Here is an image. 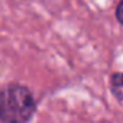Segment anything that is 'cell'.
<instances>
[{
    "label": "cell",
    "mask_w": 123,
    "mask_h": 123,
    "mask_svg": "<svg viewBox=\"0 0 123 123\" xmlns=\"http://www.w3.org/2000/svg\"><path fill=\"white\" fill-rule=\"evenodd\" d=\"M35 111L31 91L22 86H9L2 94V117L6 123H25Z\"/></svg>",
    "instance_id": "1"
},
{
    "label": "cell",
    "mask_w": 123,
    "mask_h": 123,
    "mask_svg": "<svg viewBox=\"0 0 123 123\" xmlns=\"http://www.w3.org/2000/svg\"><path fill=\"white\" fill-rule=\"evenodd\" d=\"M116 16H117L119 22L123 25V0L119 3V6H117V9H116Z\"/></svg>",
    "instance_id": "2"
},
{
    "label": "cell",
    "mask_w": 123,
    "mask_h": 123,
    "mask_svg": "<svg viewBox=\"0 0 123 123\" xmlns=\"http://www.w3.org/2000/svg\"><path fill=\"white\" fill-rule=\"evenodd\" d=\"M116 77L120 80V81H119V84H122V86H123V74H122V75H116Z\"/></svg>",
    "instance_id": "3"
}]
</instances>
